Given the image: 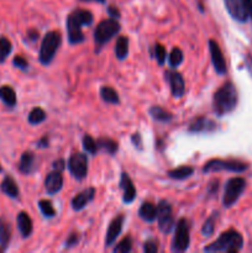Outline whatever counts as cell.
<instances>
[{
	"label": "cell",
	"mask_w": 252,
	"mask_h": 253,
	"mask_svg": "<svg viewBox=\"0 0 252 253\" xmlns=\"http://www.w3.org/2000/svg\"><path fill=\"white\" fill-rule=\"evenodd\" d=\"M239 103V94L236 86L231 82L222 84L212 95V109L217 116H224L232 113Z\"/></svg>",
	"instance_id": "1"
},
{
	"label": "cell",
	"mask_w": 252,
	"mask_h": 253,
	"mask_svg": "<svg viewBox=\"0 0 252 253\" xmlns=\"http://www.w3.org/2000/svg\"><path fill=\"white\" fill-rule=\"evenodd\" d=\"M94 21V16L90 11L83 9L74 10L73 12L67 17V34H68V41L71 44H78L84 42L83 31L82 26H90Z\"/></svg>",
	"instance_id": "2"
},
{
	"label": "cell",
	"mask_w": 252,
	"mask_h": 253,
	"mask_svg": "<svg viewBox=\"0 0 252 253\" xmlns=\"http://www.w3.org/2000/svg\"><path fill=\"white\" fill-rule=\"evenodd\" d=\"M244 247V237L236 230H227L222 232L216 241L204 247V252H226L236 253Z\"/></svg>",
	"instance_id": "3"
},
{
	"label": "cell",
	"mask_w": 252,
	"mask_h": 253,
	"mask_svg": "<svg viewBox=\"0 0 252 253\" xmlns=\"http://www.w3.org/2000/svg\"><path fill=\"white\" fill-rule=\"evenodd\" d=\"M120 24L118 22V20L115 19H108L103 20L101 22H99L98 26H96L95 31H94V41H95V52H100V49L103 48L104 44L108 43L114 36L119 34L120 31Z\"/></svg>",
	"instance_id": "4"
},
{
	"label": "cell",
	"mask_w": 252,
	"mask_h": 253,
	"mask_svg": "<svg viewBox=\"0 0 252 253\" xmlns=\"http://www.w3.org/2000/svg\"><path fill=\"white\" fill-rule=\"evenodd\" d=\"M61 42L62 37L58 31H49L44 35L39 52V59L43 66H48L53 61Z\"/></svg>",
	"instance_id": "5"
},
{
	"label": "cell",
	"mask_w": 252,
	"mask_h": 253,
	"mask_svg": "<svg viewBox=\"0 0 252 253\" xmlns=\"http://www.w3.org/2000/svg\"><path fill=\"white\" fill-rule=\"evenodd\" d=\"M189 222L187 219H179L175 224V232L170 245V251L175 253L185 252L189 249Z\"/></svg>",
	"instance_id": "6"
},
{
	"label": "cell",
	"mask_w": 252,
	"mask_h": 253,
	"mask_svg": "<svg viewBox=\"0 0 252 253\" xmlns=\"http://www.w3.org/2000/svg\"><path fill=\"white\" fill-rule=\"evenodd\" d=\"M249 169V165L241 161L236 160H211L205 163L203 167V173L220 172V170H227V172L241 173Z\"/></svg>",
	"instance_id": "7"
},
{
	"label": "cell",
	"mask_w": 252,
	"mask_h": 253,
	"mask_svg": "<svg viewBox=\"0 0 252 253\" xmlns=\"http://www.w3.org/2000/svg\"><path fill=\"white\" fill-rule=\"evenodd\" d=\"M246 188V180L241 177L231 178L226 182L222 195V205L225 208H231L239 200Z\"/></svg>",
	"instance_id": "8"
},
{
	"label": "cell",
	"mask_w": 252,
	"mask_h": 253,
	"mask_svg": "<svg viewBox=\"0 0 252 253\" xmlns=\"http://www.w3.org/2000/svg\"><path fill=\"white\" fill-rule=\"evenodd\" d=\"M157 220H158V229L165 235L170 234L174 229V219L172 214V207L166 200H161L160 204L157 205Z\"/></svg>",
	"instance_id": "9"
},
{
	"label": "cell",
	"mask_w": 252,
	"mask_h": 253,
	"mask_svg": "<svg viewBox=\"0 0 252 253\" xmlns=\"http://www.w3.org/2000/svg\"><path fill=\"white\" fill-rule=\"evenodd\" d=\"M68 169L77 180H82L88 174V157L84 153H73L69 157Z\"/></svg>",
	"instance_id": "10"
},
{
	"label": "cell",
	"mask_w": 252,
	"mask_h": 253,
	"mask_svg": "<svg viewBox=\"0 0 252 253\" xmlns=\"http://www.w3.org/2000/svg\"><path fill=\"white\" fill-rule=\"evenodd\" d=\"M165 79L168 84H169L170 93H172L173 98H182L184 95L185 91V83L183 79L182 74L178 73L177 71H166L165 72Z\"/></svg>",
	"instance_id": "11"
},
{
	"label": "cell",
	"mask_w": 252,
	"mask_h": 253,
	"mask_svg": "<svg viewBox=\"0 0 252 253\" xmlns=\"http://www.w3.org/2000/svg\"><path fill=\"white\" fill-rule=\"evenodd\" d=\"M209 51L210 57H211V63L214 66L215 72L219 76H224L227 72L226 62H225L224 54H222L221 49H220L219 44L215 40H209Z\"/></svg>",
	"instance_id": "12"
},
{
	"label": "cell",
	"mask_w": 252,
	"mask_h": 253,
	"mask_svg": "<svg viewBox=\"0 0 252 253\" xmlns=\"http://www.w3.org/2000/svg\"><path fill=\"white\" fill-rule=\"evenodd\" d=\"M215 130H217V124L211 119L205 118V116L195 118L189 124V127H188V132L193 133H210L214 132Z\"/></svg>",
	"instance_id": "13"
},
{
	"label": "cell",
	"mask_w": 252,
	"mask_h": 253,
	"mask_svg": "<svg viewBox=\"0 0 252 253\" xmlns=\"http://www.w3.org/2000/svg\"><path fill=\"white\" fill-rule=\"evenodd\" d=\"M224 2L227 12L231 15L232 19L239 22L249 21L250 19L246 14V10H245L244 0H224Z\"/></svg>",
	"instance_id": "14"
},
{
	"label": "cell",
	"mask_w": 252,
	"mask_h": 253,
	"mask_svg": "<svg viewBox=\"0 0 252 253\" xmlns=\"http://www.w3.org/2000/svg\"><path fill=\"white\" fill-rule=\"evenodd\" d=\"M124 221H125V216H124V215H118V216L110 222L108 230H106L105 247H110L111 245L116 241L119 235H120L121 231H123Z\"/></svg>",
	"instance_id": "15"
},
{
	"label": "cell",
	"mask_w": 252,
	"mask_h": 253,
	"mask_svg": "<svg viewBox=\"0 0 252 253\" xmlns=\"http://www.w3.org/2000/svg\"><path fill=\"white\" fill-rule=\"evenodd\" d=\"M94 197H95V188H86L72 199V208L74 211H81L94 199Z\"/></svg>",
	"instance_id": "16"
},
{
	"label": "cell",
	"mask_w": 252,
	"mask_h": 253,
	"mask_svg": "<svg viewBox=\"0 0 252 253\" xmlns=\"http://www.w3.org/2000/svg\"><path fill=\"white\" fill-rule=\"evenodd\" d=\"M62 187H63V177L58 170H53L44 178V188H46L47 194H57L58 192H61Z\"/></svg>",
	"instance_id": "17"
},
{
	"label": "cell",
	"mask_w": 252,
	"mask_h": 253,
	"mask_svg": "<svg viewBox=\"0 0 252 253\" xmlns=\"http://www.w3.org/2000/svg\"><path fill=\"white\" fill-rule=\"evenodd\" d=\"M120 188L124 190L123 202L124 204H131L136 199V188L133 187L132 180L128 177L127 173L124 172L121 174L120 179Z\"/></svg>",
	"instance_id": "18"
},
{
	"label": "cell",
	"mask_w": 252,
	"mask_h": 253,
	"mask_svg": "<svg viewBox=\"0 0 252 253\" xmlns=\"http://www.w3.org/2000/svg\"><path fill=\"white\" fill-rule=\"evenodd\" d=\"M36 169V156L30 151H26L21 155L19 162V170L22 174H31Z\"/></svg>",
	"instance_id": "19"
},
{
	"label": "cell",
	"mask_w": 252,
	"mask_h": 253,
	"mask_svg": "<svg viewBox=\"0 0 252 253\" xmlns=\"http://www.w3.org/2000/svg\"><path fill=\"white\" fill-rule=\"evenodd\" d=\"M16 222H17V227H19V231L20 234H21V236L24 237V239H27V237L32 234V230H34L31 217L29 216L27 212L20 211L19 214H17Z\"/></svg>",
	"instance_id": "20"
},
{
	"label": "cell",
	"mask_w": 252,
	"mask_h": 253,
	"mask_svg": "<svg viewBox=\"0 0 252 253\" xmlns=\"http://www.w3.org/2000/svg\"><path fill=\"white\" fill-rule=\"evenodd\" d=\"M148 114H150L151 118L153 120L158 121V123H163V124H168L173 120V115L167 111L166 109H163L162 106L158 105H153L148 109Z\"/></svg>",
	"instance_id": "21"
},
{
	"label": "cell",
	"mask_w": 252,
	"mask_h": 253,
	"mask_svg": "<svg viewBox=\"0 0 252 253\" xmlns=\"http://www.w3.org/2000/svg\"><path fill=\"white\" fill-rule=\"evenodd\" d=\"M138 215L141 219L146 222H153L157 219V207L150 202H145L141 204L140 210H138Z\"/></svg>",
	"instance_id": "22"
},
{
	"label": "cell",
	"mask_w": 252,
	"mask_h": 253,
	"mask_svg": "<svg viewBox=\"0 0 252 253\" xmlns=\"http://www.w3.org/2000/svg\"><path fill=\"white\" fill-rule=\"evenodd\" d=\"M0 189L4 193L5 195H7L9 198H12V199H16L19 198V187H17L16 182L12 179L11 177L6 175V177L2 179L1 184H0Z\"/></svg>",
	"instance_id": "23"
},
{
	"label": "cell",
	"mask_w": 252,
	"mask_h": 253,
	"mask_svg": "<svg viewBox=\"0 0 252 253\" xmlns=\"http://www.w3.org/2000/svg\"><path fill=\"white\" fill-rule=\"evenodd\" d=\"M96 147L98 150L103 151V152L109 153V155L114 156L119 150V145L116 141L111 140V138L108 137H101L96 141Z\"/></svg>",
	"instance_id": "24"
},
{
	"label": "cell",
	"mask_w": 252,
	"mask_h": 253,
	"mask_svg": "<svg viewBox=\"0 0 252 253\" xmlns=\"http://www.w3.org/2000/svg\"><path fill=\"white\" fill-rule=\"evenodd\" d=\"M0 99H1V101L5 105L10 106V108L16 105V93L9 85L0 86Z\"/></svg>",
	"instance_id": "25"
},
{
	"label": "cell",
	"mask_w": 252,
	"mask_h": 253,
	"mask_svg": "<svg viewBox=\"0 0 252 253\" xmlns=\"http://www.w3.org/2000/svg\"><path fill=\"white\" fill-rule=\"evenodd\" d=\"M193 173H194V168L193 167H189V166H180V167L169 170L168 172V177L172 178V179L183 180L189 178L190 175H193Z\"/></svg>",
	"instance_id": "26"
},
{
	"label": "cell",
	"mask_w": 252,
	"mask_h": 253,
	"mask_svg": "<svg viewBox=\"0 0 252 253\" xmlns=\"http://www.w3.org/2000/svg\"><path fill=\"white\" fill-rule=\"evenodd\" d=\"M100 96H101V99H103V100L108 104H114V105H116V104L120 103L118 91H116L114 88H111V86H108V85L101 86Z\"/></svg>",
	"instance_id": "27"
},
{
	"label": "cell",
	"mask_w": 252,
	"mask_h": 253,
	"mask_svg": "<svg viewBox=\"0 0 252 253\" xmlns=\"http://www.w3.org/2000/svg\"><path fill=\"white\" fill-rule=\"evenodd\" d=\"M128 54V39L125 36H120L116 40L115 44V56L116 58L123 61Z\"/></svg>",
	"instance_id": "28"
},
{
	"label": "cell",
	"mask_w": 252,
	"mask_h": 253,
	"mask_svg": "<svg viewBox=\"0 0 252 253\" xmlns=\"http://www.w3.org/2000/svg\"><path fill=\"white\" fill-rule=\"evenodd\" d=\"M10 237H11V229H10L9 222L0 219V246L1 249H6L10 242Z\"/></svg>",
	"instance_id": "29"
},
{
	"label": "cell",
	"mask_w": 252,
	"mask_h": 253,
	"mask_svg": "<svg viewBox=\"0 0 252 253\" xmlns=\"http://www.w3.org/2000/svg\"><path fill=\"white\" fill-rule=\"evenodd\" d=\"M217 212H212L207 220H205L204 225L202 227V235L205 237H209L214 234V230H215V222H216L217 219Z\"/></svg>",
	"instance_id": "30"
},
{
	"label": "cell",
	"mask_w": 252,
	"mask_h": 253,
	"mask_svg": "<svg viewBox=\"0 0 252 253\" xmlns=\"http://www.w3.org/2000/svg\"><path fill=\"white\" fill-rule=\"evenodd\" d=\"M46 118L47 115L43 111V109L35 108L30 111L27 120H29V123L31 124V125H39V124L43 123V121L46 120Z\"/></svg>",
	"instance_id": "31"
},
{
	"label": "cell",
	"mask_w": 252,
	"mask_h": 253,
	"mask_svg": "<svg viewBox=\"0 0 252 253\" xmlns=\"http://www.w3.org/2000/svg\"><path fill=\"white\" fill-rule=\"evenodd\" d=\"M12 51V44L9 39L1 36L0 37V63H4L5 59L7 58Z\"/></svg>",
	"instance_id": "32"
},
{
	"label": "cell",
	"mask_w": 252,
	"mask_h": 253,
	"mask_svg": "<svg viewBox=\"0 0 252 253\" xmlns=\"http://www.w3.org/2000/svg\"><path fill=\"white\" fill-rule=\"evenodd\" d=\"M183 59H184V57H183L182 49H179L178 47H174L172 49V52L169 53V56H168V63H169V66L172 68H177L182 63Z\"/></svg>",
	"instance_id": "33"
},
{
	"label": "cell",
	"mask_w": 252,
	"mask_h": 253,
	"mask_svg": "<svg viewBox=\"0 0 252 253\" xmlns=\"http://www.w3.org/2000/svg\"><path fill=\"white\" fill-rule=\"evenodd\" d=\"M39 208L40 210H41L42 214H43L44 217L51 219V217L56 216V210H54L53 205H52L51 202H48V200H40Z\"/></svg>",
	"instance_id": "34"
},
{
	"label": "cell",
	"mask_w": 252,
	"mask_h": 253,
	"mask_svg": "<svg viewBox=\"0 0 252 253\" xmlns=\"http://www.w3.org/2000/svg\"><path fill=\"white\" fill-rule=\"evenodd\" d=\"M83 148L86 153H90V155H96V141L91 137L90 135H84L83 137Z\"/></svg>",
	"instance_id": "35"
},
{
	"label": "cell",
	"mask_w": 252,
	"mask_h": 253,
	"mask_svg": "<svg viewBox=\"0 0 252 253\" xmlns=\"http://www.w3.org/2000/svg\"><path fill=\"white\" fill-rule=\"evenodd\" d=\"M132 250V241H131V237H125V239L121 240L115 247H114V252L115 253H128Z\"/></svg>",
	"instance_id": "36"
},
{
	"label": "cell",
	"mask_w": 252,
	"mask_h": 253,
	"mask_svg": "<svg viewBox=\"0 0 252 253\" xmlns=\"http://www.w3.org/2000/svg\"><path fill=\"white\" fill-rule=\"evenodd\" d=\"M155 57L160 66L165 64L166 58H167V51H166V48L161 43L155 44Z\"/></svg>",
	"instance_id": "37"
},
{
	"label": "cell",
	"mask_w": 252,
	"mask_h": 253,
	"mask_svg": "<svg viewBox=\"0 0 252 253\" xmlns=\"http://www.w3.org/2000/svg\"><path fill=\"white\" fill-rule=\"evenodd\" d=\"M143 252L145 253H157L158 252V244L155 240H148L143 244Z\"/></svg>",
	"instance_id": "38"
},
{
	"label": "cell",
	"mask_w": 252,
	"mask_h": 253,
	"mask_svg": "<svg viewBox=\"0 0 252 253\" xmlns=\"http://www.w3.org/2000/svg\"><path fill=\"white\" fill-rule=\"evenodd\" d=\"M79 240H81V235H79L78 232H73V234L69 235L68 239L66 240V247L67 249H72V247L77 246Z\"/></svg>",
	"instance_id": "39"
},
{
	"label": "cell",
	"mask_w": 252,
	"mask_h": 253,
	"mask_svg": "<svg viewBox=\"0 0 252 253\" xmlns=\"http://www.w3.org/2000/svg\"><path fill=\"white\" fill-rule=\"evenodd\" d=\"M12 64H14L16 68L22 69V71H26V69L29 68V63H27L26 59L21 56L14 57V59H12Z\"/></svg>",
	"instance_id": "40"
},
{
	"label": "cell",
	"mask_w": 252,
	"mask_h": 253,
	"mask_svg": "<svg viewBox=\"0 0 252 253\" xmlns=\"http://www.w3.org/2000/svg\"><path fill=\"white\" fill-rule=\"evenodd\" d=\"M131 142L135 146L137 150H142V137H141L140 132H135L131 136Z\"/></svg>",
	"instance_id": "41"
},
{
	"label": "cell",
	"mask_w": 252,
	"mask_h": 253,
	"mask_svg": "<svg viewBox=\"0 0 252 253\" xmlns=\"http://www.w3.org/2000/svg\"><path fill=\"white\" fill-rule=\"evenodd\" d=\"M108 14H109V16L111 17V19H115V20L120 19V16H121L120 10H119L116 6H114V5H111V6H108Z\"/></svg>",
	"instance_id": "42"
},
{
	"label": "cell",
	"mask_w": 252,
	"mask_h": 253,
	"mask_svg": "<svg viewBox=\"0 0 252 253\" xmlns=\"http://www.w3.org/2000/svg\"><path fill=\"white\" fill-rule=\"evenodd\" d=\"M66 161L63 160V158H59V160L54 161L53 165H52V167H53L54 170H58V172H62V170L66 169Z\"/></svg>",
	"instance_id": "43"
},
{
	"label": "cell",
	"mask_w": 252,
	"mask_h": 253,
	"mask_svg": "<svg viewBox=\"0 0 252 253\" xmlns=\"http://www.w3.org/2000/svg\"><path fill=\"white\" fill-rule=\"evenodd\" d=\"M217 189H219V180H212V182H210L209 187H208V194L216 195Z\"/></svg>",
	"instance_id": "44"
},
{
	"label": "cell",
	"mask_w": 252,
	"mask_h": 253,
	"mask_svg": "<svg viewBox=\"0 0 252 253\" xmlns=\"http://www.w3.org/2000/svg\"><path fill=\"white\" fill-rule=\"evenodd\" d=\"M244 4L247 16L250 20H252V0H244Z\"/></svg>",
	"instance_id": "45"
},
{
	"label": "cell",
	"mask_w": 252,
	"mask_h": 253,
	"mask_svg": "<svg viewBox=\"0 0 252 253\" xmlns=\"http://www.w3.org/2000/svg\"><path fill=\"white\" fill-rule=\"evenodd\" d=\"M27 39H30L31 42H36L39 40V31H36V30H29L27 31Z\"/></svg>",
	"instance_id": "46"
},
{
	"label": "cell",
	"mask_w": 252,
	"mask_h": 253,
	"mask_svg": "<svg viewBox=\"0 0 252 253\" xmlns=\"http://www.w3.org/2000/svg\"><path fill=\"white\" fill-rule=\"evenodd\" d=\"M37 147L39 148H46L48 147V138H47V136H44V137H42L41 140L37 141Z\"/></svg>",
	"instance_id": "47"
},
{
	"label": "cell",
	"mask_w": 252,
	"mask_h": 253,
	"mask_svg": "<svg viewBox=\"0 0 252 253\" xmlns=\"http://www.w3.org/2000/svg\"><path fill=\"white\" fill-rule=\"evenodd\" d=\"M246 67L247 69H249L250 74L252 76V56H250V54L246 56Z\"/></svg>",
	"instance_id": "48"
},
{
	"label": "cell",
	"mask_w": 252,
	"mask_h": 253,
	"mask_svg": "<svg viewBox=\"0 0 252 253\" xmlns=\"http://www.w3.org/2000/svg\"><path fill=\"white\" fill-rule=\"evenodd\" d=\"M81 1H95V2H100V4H105L106 0H81Z\"/></svg>",
	"instance_id": "49"
},
{
	"label": "cell",
	"mask_w": 252,
	"mask_h": 253,
	"mask_svg": "<svg viewBox=\"0 0 252 253\" xmlns=\"http://www.w3.org/2000/svg\"><path fill=\"white\" fill-rule=\"evenodd\" d=\"M1 170H2V168H1V166H0V173H1Z\"/></svg>",
	"instance_id": "50"
}]
</instances>
